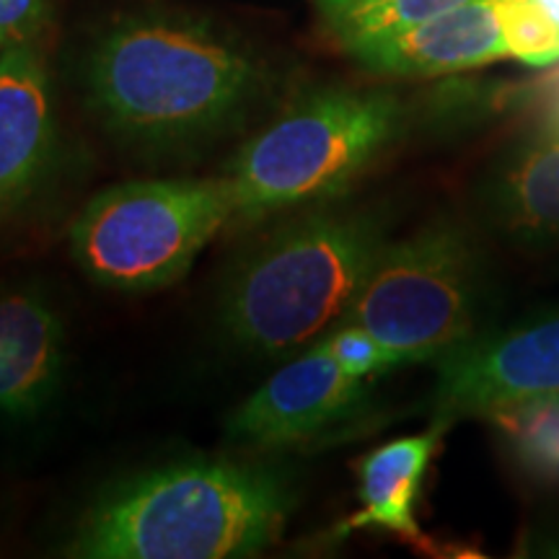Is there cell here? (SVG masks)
I'll return each instance as SVG.
<instances>
[{
  "label": "cell",
  "instance_id": "cell-1",
  "mask_svg": "<svg viewBox=\"0 0 559 559\" xmlns=\"http://www.w3.org/2000/svg\"><path fill=\"white\" fill-rule=\"evenodd\" d=\"M83 81L91 109L115 135L166 148L241 122L260 99L267 70L207 21L140 11L96 37Z\"/></svg>",
  "mask_w": 559,
  "mask_h": 559
},
{
  "label": "cell",
  "instance_id": "cell-2",
  "mask_svg": "<svg viewBox=\"0 0 559 559\" xmlns=\"http://www.w3.org/2000/svg\"><path fill=\"white\" fill-rule=\"evenodd\" d=\"M296 495L283 474L194 459L138 474L96 500L68 555L88 559L254 557L277 542Z\"/></svg>",
  "mask_w": 559,
  "mask_h": 559
},
{
  "label": "cell",
  "instance_id": "cell-3",
  "mask_svg": "<svg viewBox=\"0 0 559 559\" xmlns=\"http://www.w3.org/2000/svg\"><path fill=\"white\" fill-rule=\"evenodd\" d=\"M383 243L368 213L321 210L285 223L228 280L223 326L270 358L313 345L345 319Z\"/></svg>",
  "mask_w": 559,
  "mask_h": 559
},
{
  "label": "cell",
  "instance_id": "cell-4",
  "mask_svg": "<svg viewBox=\"0 0 559 559\" xmlns=\"http://www.w3.org/2000/svg\"><path fill=\"white\" fill-rule=\"evenodd\" d=\"M400 130L402 104L386 91H309L230 158L234 218L260 221L345 192Z\"/></svg>",
  "mask_w": 559,
  "mask_h": 559
},
{
  "label": "cell",
  "instance_id": "cell-5",
  "mask_svg": "<svg viewBox=\"0 0 559 559\" xmlns=\"http://www.w3.org/2000/svg\"><path fill=\"white\" fill-rule=\"evenodd\" d=\"M234 215L228 177L128 181L81 210L70 228V249L96 285L158 290L179 283Z\"/></svg>",
  "mask_w": 559,
  "mask_h": 559
},
{
  "label": "cell",
  "instance_id": "cell-6",
  "mask_svg": "<svg viewBox=\"0 0 559 559\" xmlns=\"http://www.w3.org/2000/svg\"><path fill=\"white\" fill-rule=\"evenodd\" d=\"M479 262L464 234L432 226L383 243L342 321H353L400 360L430 362L472 337Z\"/></svg>",
  "mask_w": 559,
  "mask_h": 559
},
{
  "label": "cell",
  "instance_id": "cell-7",
  "mask_svg": "<svg viewBox=\"0 0 559 559\" xmlns=\"http://www.w3.org/2000/svg\"><path fill=\"white\" fill-rule=\"evenodd\" d=\"M438 423L559 394V309L469 337L438 358Z\"/></svg>",
  "mask_w": 559,
  "mask_h": 559
},
{
  "label": "cell",
  "instance_id": "cell-8",
  "mask_svg": "<svg viewBox=\"0 0 559 559\" xmlns=\"http://www.w3.org/2000/svg\"><path fill=\"white\" fill-rule=\"evenodd\" d=\"M366 383L345 373L319 340L230 415L228 432L254 449L300 443L353 417L366 402Z\"/></svg>",
  "mask_w": 559,
  "mask_h": 559
},
{
  "label": "cell",
  "instance_id": "cell-9",
  "mask_svg": "<svg viewBox=\"0 0 559 559\" xmlns=\"http://www.w3.org/2000/svg\"><path fill=\"white\" fill-rule=\"evenodd\" d=\"M66 370V324L37 285L0 290V419L41 415Z\"/></svg>",
  "mask_w": 559,
  "mask_h": 559
},
{
  "label": "cell",
  "instance_id": "cell-10",
  "mask_svg": "<svg viewBox=\"0 0 559 559\" xmlns=\"http://www.w3.org/2000/svg\"><path fill=\"white\" fill-rule=\"evenodd\" d=\"M55 151L50 73L34 41L0 50V210L16 207L45 177Z\"/></svg>",
  "mask_w": 559,
  "mask_h": 559
},
{
  "label": "cell",
  "instance_id": "cell-11",
  "mask_svg": "<svg viewBox=\"0 0 559 559\" xmlns=\"http://www.w3.org/2000/svg\"><path fill=\"white\" fill-rule=\"evenodd\" d=\"M373 73L445 75L508 58L495 0H472L459 9L412 26L407 32L368 41L349 52Z\"/></svg>",
  "mask_w": 559,
  "mask_h": 559
},
{
  "label": "cell",
  "instance_id": "cell-12",
  "mask_svg": "<svg viewBox=\"0 0 559 559\" xmlns=\"http://www.w3.org/2000/svg\"><path fill=\"white\" fill-rule=\"evenodd\" d=\"M445 425L419 436L396 438L381 449L370 451L358 464L360 510L345 521L342 531L379 528L400 536L404 542H423L415 506L425 472L440 443Z\"/></svg>",
  "mask_w": 559,
  "mask_h": 559
},
{
  "label": "cell",
  "instance_id": "cell-13",
  "mask_svg": "<svg viewBox=\"0 0 559 559\" xmlns=\"http://www.w3.org/2000/svg\"><path fill=\"white\" fill-rule=\"evenodd\" d=\"M495 215L510 230L559 234V132H544L500 166L492 181Z\"/></svg>",
  "mask_w": 559,
  "mask_h": 559
},
{
  "label": "cell",
  "instance_id": "cell-14",
  "mask_svg": "<svg viewBox=\"0 0 559 559\" xmlns=\"http://www.w3.org/2000/svg\"><path fill=\"white\" fill-rule=\"evenodd\" d=\"M487 417L523 472L559 481V394L510 404Z\"/></svg>",
  "mask_w": 559,
  "mask_h": 559
},
{
  "label": "cell",
  "instance_id": "cell-15",
  "mask_svg": "<svg viewBox=\"0 0 559 559\" xmlns=\"http://www.w3.org/2000/svg\"><path fill=\"white\" fill-rule=\"evenodd\" d=\"M466 3L472 0H360L353 9L332 16L330 24L340 45L353 52L368 41L407 32Z\"/></svg>",
  "mask_w": 559,
  "mask_h": 559
},
{
  "label": "cell",
  "instance_id": "cell-16",
  "mask_svg": "<svg viewBox=\"0 0 559 559\" xmlns=\"http://www.w3.org/2000/svg\"><path fill=\"white\" fill-rule=\"evenodd\" d=\"M508 52L528 66L559 60V29L534 0H495Z\"/></svg>",
  "mask_w": 559,
  "mask_h": 559
},
{
  "label": "cell",
  "instance_id": "cell-17",
  "mask_svg": "<svg viewBox=\"0 0 559 559\" xmlns=\"http://www.w3.org/2000/svg\"><path fill=\"white\" fill-rule=\"evenodd\" d=\"M326 349L345 373L355 376V379H373V376L386 373V370L400 368V360L381 345L368 330L353 324V321H342L340 326L321 337Z\"/></svg>",
  "mask_w": 559,
  "mask_h": 559
},
{
  "label": "cell",
  "instance_id": "cell-18",
  "mask_svg": "<svg viewBox=\"0 0 559 559\" xmlns=\"http://www.w3.org/2000/svg\"><path fill=\"white\" fill-rule=\"evenodd\" d=\"M50 9L52 0H0V50L34 41Z\"/></svg>",
  "mask_w": 559,
  "mask_h": 559
},
{
  "label": "cell",
  "instance_id": "cell-19",
  "mask_svg": "<svg viewBox=\"0 0 559 559\" xmlns=\"http://www.w3.org/2000/svg\"><path fill=\"white\" fill-rule=\"evenodd\" d=\"M534 104L539 111L544 132H559V70L549 73L534 91Z\"/></svg>",
  "mask_w": 559,
  "mask_h": 559
},
{
  "label": "cell",
  "instance_id": "cell-20",
  "mask_svg": "<svg viewBox=\"0 0 559 559\" xmlns=\"http://www.w3.org/2000/svg\"><path fill=\"white\" fill-rule=\"evenodd\" d=\"M355 3H360V0H321V5H324L326 16H337V13L353 9Z\"/></svg>",
  "mask_w": 559,
  "mask_h": 559
},
{
  "label": "cell",
  "instance_id": "cell-21",
  "mask_svg": "<svg viewBox=\"0 0 559 559\" xmlns=\"http://www.w3.org/2000/svg\"><path fill=\"white\" fill-rule=\"evenodd\" d=\"M534 3L539 5L544 13H547L551 24H555L557 29H559V0H534Z\"/></svg>",
  "mask_w": 559,
  "mask_h": 559
}]
</instances>
